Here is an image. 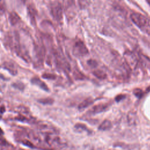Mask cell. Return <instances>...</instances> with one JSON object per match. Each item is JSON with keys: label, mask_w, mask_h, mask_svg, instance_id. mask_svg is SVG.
I'll return each mask as SVG.
<instances>
[{"label": "cell", "mask_w": 150, "mask_h": 150, "mask_svg": "<svg viewBox=\"0 0 150 150\" xmlns=\"http://www.w3.org/2000/svg\"><path fill=\"white\" fill-rule=\"evenodd\" d=\"M130 18L132 22L142 31L150 35V23L145 16L139 13H132L130 15Z\"/></svg>", "instance_id": "6da1fadb"}, {"label": "cell", "mask_w": 150, "mask_h": 150, "mask_svg": "<svg viewBox=\"0 0 150 150\" xmlns=\"http://www.w3.org/2000/svg\"><path fill=\"white\" fill-rule=\"evenodd\" d=\"M124 60L131 70H135L138 66V59L136 55L131 51H126L124 54Z\"/></svg>", "instance_id": "7a4b0ae2"}, {"label": "cell", "mask_w": 150, "mask_h": 150, "mask_svg": "<svg viewBox=\"0 0 150 150\" xmlns=\"http://www.w3.org/2000/svg\"><path fill=\"white\" fill-rule=\"evenodd\" d=\"M73 53L76 56H83L88 54V49L81 40H77L73 47Z\"/></svg>", "instance_id": "3957f363"}, {"label": "cell", "mask_w": 150, "mask_h": 150, "mask_svg": "<svg viewBox=\"0 0 150 150\" xmlns=\"http://www.w3.org/2000/svg\"><path fill=\"white\" fill-rule=\"evenodd\" d=\"M51 14L54 19L57 21H60L63 16V9L60 4L56 2L53 4L50 9Z\"/></svg>", "instance_id": "277c9868"}, {"label": "cell", "mask_w": 150, "mask_h": 150, "mask_svg": "<svg viewBox=\"0 0 150 150\" xmlns=\"http://www.w3.org/2000/svg\"><path fill=\"white\" fill-rule=\"evenodd\" d=\"M109 107V104L107 103H104V104H97L95 106H94L91 110L90 112L91 113L93 114H97V113H100L101 112L104 111L106 110Z\"/></svg>", "instance_id": "5b68a950"}, {"label": "cell", "mask_w": 150, "mask_h": 150, "mask_svg": "<svg viewBox=\"0 0 150 150\" xmlns=\"http://www.w3.org/2000/svg\"><path fill=\"white\" fill-rule=\"evenodd\" d=\"M31 83L33 84L37 85L40 88H41L42 89H43L45 91H49L48 87L46 85V84L43 81H42L39 78H38L37 77H35L32 78L31 80Z\"/></svg>", "instance_id": "8992f818"}, {"label": "cell", "mask_w": 150, "mask_h": 150, "mask_svg": "<svg viewBox=\"0 0 150 150\" xmlns=\"http://www.w3.org/2000/svg\"><path fill=\"white\" fill-rule=\"evenodd\" d=\"M9 19L11 23L13 25L16 24L20 20V18L19 15L15 12H12L11 13H10L9 16Z\"/></svg>", "instance_id": "52a82bcc"}, {"label": "cell", "mask_w": 150, "mask_h": 150, "mask_svg": "<svg viewBox=\"0 0 150 150\" xmlns=\"http://www.w3.org/2000/svg\"><path fill=\"white\" fill-rule=\"evenodd\" d=\"M140 60L142 66L146 69L150 70V59L144 55L140 56Z\"/></svg>", "instance_id": "ba28073f"}, {"label": "cell", "mask_w": 150, "mask_h": 150, "mask_svg": "<svg viewBox=\"0 0 150 150\" xmlns=\"http://www.w3.org/2000/svg\"><path fill=\"white\" fill-rule=\"evenodd\" d=\"M93 100L91 98H87L83 101L79 105V110H83L86 108L89 107L91 104H93Z\"/></svg>", "instance_id": "9c48e42d"}, {"label": "cell", "mask_w": 150, "mask_h": 150, "mask_svg": "<svg viewBox=\"0 0 150 150\" xmlns=\"http://www.w3.org/2000/svg\"><path fill=\"white\" fill-rule=\"evenodd\" d=\"M111 127H112V124H111V121L106 120H104L101 124L98 129L101 131H107V130L110 129Z\"/></svg>", "instance_id": "30bf717a"}, {"label": "cell", "mask_w": 150, "mask_h": 150, "mask_svg": "<svg viewBox=\"0 0 150 150\" xmlns=\"http://www.w3.org/2000/svg\"><path fill=\"white\" fill-rule=\"evenodd\" d=\"M93 74L96 77H97L98 79H105L106 78V73L102 71V70H94L93 71Z\"/></svg>", "instance_id": "8fae6325"}, {"label": "cell", "mask_w": 150, "mask_h": 150, "mask_svg": "<svg viewBox=\"0 0 150 150\" xmlns=\"http://www.w3.org/2000/svg\"><path fill=\"white\" fill-rule=\"evenodd\" d=\"M90 1L91 0H77V2L81 9H84L90 5Z\"/></svg>", "instance_id": "7c38bea8"}, {"label": "cell", "mask_w": 150, "mask_h": 150, "mask_svg": "<svg viewBox=\"0 0 150 150\" xmlns=\"http://www.w3.org/2000/svg\"><path fill=\"white\" fill-rule=\"evenodd\" d=\"M28 13L29 16L31 18L32 21H35V13H36V11L34 8V7L33 6H29L28 8Z\"/></svg>", "instance_id": "4fadbf2b"}, {"label": "cell", "mask_w": 150, "mask_h": 150, "mask_svg": "<svg viewBox=\"0 0 150 150\" xmlns=\"http://www.w3.org/2000/svg\"><path fill=\"white\" fill-rule=\"evenodd\" d=\"M74 5V0H63V6L66 10L71 8Z\"/></svg>", "instance_id": "5bb4252c"}, {"label": "cell", "mask_w": 150, "mask_h": 150, "mask_svg": "<svg viewBox=\"0 0 150 150\" xmlns=\"http://www.w3.org/2000/svg\"><path fill=\"white\" fill-rule=\"evenodd\" d=\"M75 128H76L77 130H79V131H88L87 129V128L86 127V125H83V124H77L76 125H75Z\"/></svg>", "instance_id": "9a60e30c"}, {"label": "cell", "mask_w": 150, "mask_h": 150, "mask_svg": "<svg viewBox=\"0 0 150 150\" xmlns=\"http://www.w3.org/2000/svg\"><path fill=\"white\" fill-rule=\"evenodd\" d=\"M134 94L137 97H141L143 95V92L140 88H137L134 91Z\"/></svg>", "instance_id": "2e32d148"}, {"label": "cell", "mask_w": 150, "mask_h": 150, "mask_svg": "<svg viewBox=\"0 0 150 150\" xmlns=\"http://www.w3.org/2000/svg\"><path fill=\"white\" fill-rule=\"evenodd\" d=\"M39 101L42 104H52L53 100L51 98H47V99H42L39 100Z\"/></svg>", "instance_id": "e0dca14e"}, {"label": "cell", "mask_w": 150, "mask_h": 150, "mask_svg": "<svg viewBox=\"0 0 150 150\" xmlns=\"http://www.w3.org/2000/svg\"><path fill=\"white\" fill-rule=\"evenodd\" d=\"M88 64L93 67H95L97 66V62H96V60H89L88 62Z\"/></svg>", "instance_id": "ac0fdd59"}, {"label": "cell", "mask_w": 150, "mask_h": 150, "mask_svg": "<svg viewBox=\"0 0 150 150\" xmlns=\"http://www.w3.org/2000/svg\"><path fill=\"white\" fill-rule=\"evenodd\" d=\"M43 77L44 78L46 79H53L55 78V76L53 74H44L43 75Z\"/></svg>", "instance_id": "d6986e66"}, {"label": "cell", "mask_w": 150, "mask_h": 150, "mask_svg": "<svg viewBox=\"0 0 150 150\" xmlns=\"http://www.w3.org/2000/svg\"><path fill=\"white\" fill-rule=\"evenodd\" d=\"M125 97V96L123 95V94H120L118 96H117L116 97H115V100L117 101H121V100H122Z\"/></svg>", "instance_id": "ffe728a7"}]
</instances>
